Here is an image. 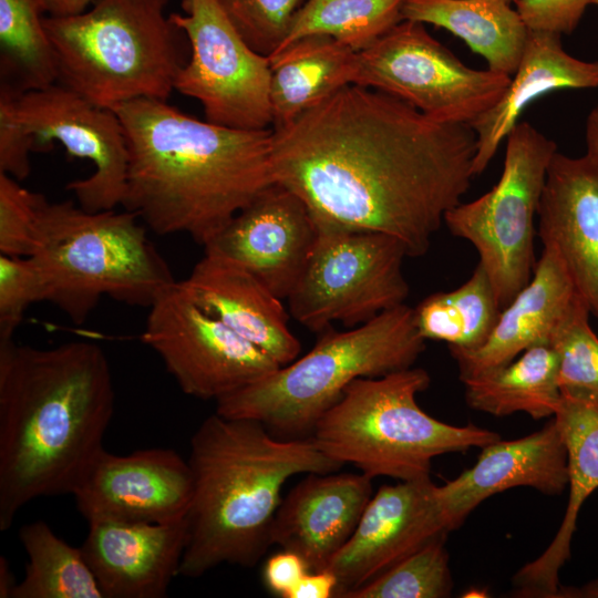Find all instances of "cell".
<instances>
[{
  "label": "cell",
  "instance_id": "1",
  "mask_svg": "<svg viewBox=\"0 0 598 598\" xmlns=\"http://www.w3.org/2000/svg\"><path fill=\"white\" fill-rule=\"evenodd\" d=\"M475 153L470 124L350 84L272 128L270 161L315 220L390 235L420 257L468 190Z\"/></svg>",
  "mask_w": 598,
  "mask_h": 598
},
{
  "label": "cell",
  "instance_id": "2",
  "mask_svg": "<svg viewBox=\"0 0 598 598\" xmlns=\"http://www.w3.org/2000/svg\"><path fill=\"white\" fill-rule=\"evenodd\" d=\"M114 403L97 344L0 340V532L29 502L73 493L104 450Z\"/></svg>",
  "mask_w": 598,
  "mask_h": 598
},
{
  "label": "cell",
  "instance_id": "3",
  "mask_svg": "<svg viewBox=\"0 0 598 598\" xmlns=\"http://www.w3.org/2000/svg\"><path fill=\"white\" fill-rule=\"evenodd\" d=\"M128 151L122 207L157 235L185 234L207 245L275 183L272 128L238 130L141 97L112 109Z\"/></svg>",
  "mask_w": 598,
  "mask_h": 598
},
{
  "label": "cell",
  "instance_id": "4",
  "mask_svg": "<svg viewBox=\"0 0 598 598\" xmlns=\"http://www.w3.org/2000/svg\"><path fill=\"white\" fill-rule=\"evenodd\" d=\"M193 498L179 576L202 577L223 564L250 568L271 546L285 483L343 465L308 439H280L261 423L215 412L190 439Z\"/></svg>",
  "mask_w": 598,
  "mask_h": 598
},
{
  "label": "cell",
  "instance_id": "5",
  "mask_svg": "<svg viewBox=\"0 0 598 598\" xmlns=\"http://www.w3.org/2000/svg\"><path fill=\"white\" fill-rule=\"evenodd\" d=\"M137 219L126 209L87 212L71 200L44 197L29 256L44 301L75 324L87 319L102 296L150 308L177 280Z\"/></svg>",
  "mask_w": 598,
  "mask_h": 598
},
{
  "label": "cell",
  "instance_id": "6",
  "mask_svg": "<svg viewBox=\"0 0 598 598\" xmlns=\"http://www.w3.org/2000/svg\"><path fill=\"white\" fill-rule=\"evenodd\" d=\"M424 350L413 308L402 303L349 330H324L305 355L217 400L216 413L257 421L280 439H308L354 380L409 369Z\"/></svg>",
  "mask_w": 598,
  "mask_h": 598
},
{
  "label": "cell",
  "instance_id": "7",
  "mask_svg": "<svg viewBox=\"0 0 598 598\" xmlns=\"http://www.w3.org/2000/svg\"><path fill=\"white\" fill-rule=\"evenodd\" d=\"M168 0H95L72 17H44L58 80L106 109L147 97L166 101L190 47L164 10Z\"/></svg>",
  "mask_w": 598,
  "mask_h": 598
},
{
  "label": "cell",
  "instance_id": "8",
  "mask_svg": "<svg viewBox=\"0 0 598 598\" xmlns=\"http://www.w3.org/2000/svg\"><path fill=\"white\" fill-rule=\"evenodd\" d=\"M431 383L422 368L360 378L317 422L310 439L329 458L374 478L430 477L434 457L501 439L474 424L444 423L424 412L416 395Z\"/></svg>",
  "mask_w": 598,
  "mask_h": 598
},
{
  "label": "cell",
  "instance_id": "9",
  "mask_svg": "<svg viewBox=\"0 0 598 598\" xmlns=\"http://www.w3.org/2000/svg\"><path fill=\"white\" fill-rule=\"evenodd\" d=\"M58 141L73 157L89 159L94 172L72 181L78 205L87 212L122 206L128 167L125 132L117 114L60 83L20 96L0 92V173L17 181L31 172L30 153Z\"/></svg>",
  "mask_w": 598,
  "mask_h": 598
},
{
  "label": "cell",
  "instance_id": "10",
  "mask_svg": "<svg viewBox=\"0 0 598 598\" xmlns=\"http://www.w3.org/2000/svg\"><path fill=\"white\" fill-rule=\"evenodd\" d=\"M556 143L528 122L506 137L503 171L484 195L450 209L448 231L478 254L501 308L529 282L535 269V218Z\"/></svg>",
  "mask_w": 598,
  "mask_h": 598
},
{
  "label": "cell",
  "instance_id": "11",
  "mask_svg": "<svg viewBox=\"0 0 598 598\" xmlns=\"http://www.w3.org/2000/svg\"><path fill=\"white\" fill-rule=\"evenodd\" d=\"M315 219V218H313ZM306 268L287 298L296 321L313 332L333 322L361 326L404 303V244L386 234L318 221Z\"/></svg>",
  "mask_w": 598,
  "mask_h": 598
},
{
  "label": "cell",
  "instance_id": "12",
  "mask_svg": "<svg viewBox=\"0 0 598 598\" xmlns=\"http://www.w3.org/2000/svg\"><path fill=\"white\" fill-rule=\"evenodd\" d=\"M511 76L464 64L423 23L402 20L358 52L353 84L398 97L443 123L470 124L503 96Z\"/></svg>",
  "mask_w": 598,
  "mask_h": 598
},
{
  "label": "cell",
  "instance_id": "13",
  "mask_svg": "<svg viewBox=\"0 0 598 598\" xmlns=\"http://www.w3.org/2000/svg\"><path fill=\"white\" fill-rule=\"evenodd\" d=\"M169 18L186 33L190 55L175 90L203 105L206 121L238 130L271 128L270 62L236 31L218 0H183Z\"/></svg>",
  "mask_w": 598,
  "mask_h": 598
},
{
  "label": "cell",
  "instance_id": "14",
  "mask_svg": "<svg viewBox=\"0 0 598 598\" xmlns=\"http://www.w3.org/2000/svg\"><path fill=\"white\" fill-rule=\"evenodd\" d=\"M148 309L141 339L187 395L217 401L280 367L200 309L178 281Z\"/></svg>",
  "mask_w": 598,
  "mask_h": 598
},
{
  "label": "cell",
  "instance_id": "15",
  "mask_svg": "<svg viewBox=\"0 0 598 598\" xmlns=\"http://www.w3.org/2000/svg\"><path fill=\"white\" fill-rule=\"evenodd\" d=\"M193 491L188 461L175 450L154 447L116 455L104 448L71 495L89 524H162L186 518Z\"/></svg>",
  "mask_w": 598,
  "mask_h": 598
},
{
  "label": "cell",
  "instance_id": "16",
  "mask_svg": "<svg viewBox=\"0 0 598 598\" xmlns=\"http://www.w3.org/2000/svg\"><path fill=\"white\" fill-rule=\"evenodd\" d=\"M431 477L382 485L327 569L344 598L427 542L451 530Z\"/></svg>",
  "mask_w": 598,
  "mask_h": 598
},
{
  "label": "cell",
  "instance_id": "17",
  "mask_svg": "<svg viewBox=\"0 0 598 598\" xmlns=\"http://www.w3.org/2000/svg\"><path fill=\"white\" fill-rule=\"evenodd\" d=\"M317 234L306 204L274 183L204 248L241 265L277 297L287 299L306 268Z\"/></svg>",
  "mask_w": 598,
  "mask_h": 598
},
{
  "label": "cell",
  "instance_id": "18",
  "mask_svg": "<svg viewBox=\"0 0 598 598\" xmlns=\"http://www.w3.org/2000/svg\"><path fill=\"white\" fill-rule=\"evenodd\" d=\"M188 537L187 519L94 522L81 546L104 598H164Z\"/></svg>",
  "mask_w": 598,
  "mask_h": 598
},
{
  "label": "cell",
  "instance_id": "19",
  "mask_svg": "<svg viewBox=\"0 0 598 598\" xmlns=\"http://www.w3.org/2000/svg\"><path fill=\"white\" fill-rule=\"evenodd\" d=\"M372 496V478L362 473H310L275 514L270 542L298 554L310 571L327 569L353 534Z\"/></svg>",
  "mask_w": 598,
  "mask_h": 598
},
{
  "label": "cell",
  "instance_id": "20",
  "mask_svg": "<svg viewBox=\"0 0 598 598\" xmlns=\"http://www.w3.org/2000/svg\"><path fill=\"white\" fill-rule=\"evenodd\" d=\"M568 485L567 450L551 417L539 431L481 447L476 463L436 492L451 530L494 494L519 486L559 495Z\"/></svg>",
  "mask_w": 598,
  "mask_h": 598
},
{
  "label": "cell",
  "instance_id": "21",
  "mask_svg": "<svg viewBox=\"0 0 598 598\" xmlns=\"http://www.w3.org/2000/svg\"><path fill=\"white\" fill-rule=\"evenodd\" d=\"M537 218L543 245L558 251L577 292L598 320V174L585 155L554 154Z\"/></svg>",
  "mask_w": 598,
  "mask_h": 598
},
{
  "label": "cell",
  "instance_id": "22",
  "mask_svg": "<svg viewBox=\"0 0 598 598\" xmlns=\"http://www.w3.org/2000/svg\"><path fill=\"white\" fill-rule=\"evenodd\" d=\"M178 285L200 309L280 367L299 357L301 344L288 326L282 299L241 265L205 252Z\"/></svg>",
  "mask_w": 598,
  "mask_h": 598
},
{
  "label": "cell",
  "instance_id": "23",
  "mask_svg": "<svg viewBox=\"0 0 598 598\" xmlns=\"http://www.w3.org/2000/svg\"><path fill=\"white\" fill-rule=\"evenodd\" d=\"M579 296L558 251L545 244L532 279L502 309L485 343L470 351L450 350L461 381L504 365L533 346L549 344Z\"/></svg>",
  "mask_w": 598,
  "mask_h": 598
},
{
  "label": "cell",
  "instance_id": "24",
  "mask_svg": "<svg viewBox=\"0 0 598 598\" xmlns=\"http://www.w3.org/2000/svg\"><path fill=\"white\" fill-rule=\"evenodd\" d=\"M565 89H598V60L586 61L566 52L560 34L529 30L522 60L502 99L470 123L476 136L474 177L487 168L533 101Z\"/></svg>",
  "mask_w": 598,
  "mask_h": 598
},
{
  "label": "cell",
  "instance_id": "25",
  "mask_svg": "<svg viewBox=\"0 0 598 598\" xmlns=\"http://www.w3.org/2000/svg\"><path fill=\"white\" fill-rule=\"evenodd\" d=\"M553 417L567 450L569 497L551 543L513 577L516 592L522 597L556 598L559 571L570 557L580 508L598 488V409L561 396Z\"/></svg>",
  "mask_w": 598,
  "mask_h": 598
},
{
  "label": "cell",
  "instance_id": "26",
  "mask_svg": "<svg viewBox=\"0 0 598 598\" xmlns=\"http://www.w3.org/2000/svg\"><path fill=\"white\" fill-rule=\"evenodd\" d=\"M358 52L327 35L301 38L269 56L271 128L353 84Z\"/></svg>",
  "mask_w": 598,
  "mask_h": 598
},
{
  "label": "cell",
  "instance_id": "27",
  "mask_svg": "<svg viewBox=\"0 0 598 598\" xmlns=\"http://www.w3.org/2000/svg\"><path fill=\"white\" fill-rule=\"evenodd\" d=\"M507 0H405L402 19L445 29L463 40L487 69L512 76L529 30Z\"/></svg>",
  "mask_w": 598,
  "mask_h": 598
},
{
  "label": "cell",
  "instance_id": "28",
  "mask_svg": "<svg viewBox=\"0 0 598 598\" xmlns=\"http://www.w3.org/2000/svg\"><path fill=\"white\" fill-rule=\"evenodd\" d=\"M465 401L494 416L525 412L553 417L561 401L558 357L550 344H536L511 362L462 380Z\"/></svg>",
  "mask_w": 598,
  "mask_h": 598
},
{
  "label": "cell",
  "instance_id": "29",
  "mask_svg": "<svg viewBox=\"0 0 598 598\" xmlns=\"http://www.w3.org/2000/svg\"><path fill=\"white\" fill-rule=\"evenodd\" d=\"M502 308L492 282L477 262L471 277L451 291L434 292L413 308L417 332L445 342L448 350H475L492 333Z\"/></svg>",
  "mask_w": 598,
  "mask_h": 598
},
{
  "label": "cell",
  "instance_id": "30",
  "mask_svg": "<svg viewBox=\"0 0 598 598\" xmlns=\"http://www.w3.org/2000/svg\"><path fill=\"white\" fill-rule=\"evenodd\" d=\"M40 0H0V92L20 96L56 83Z\"/></svg>",
  "mask_w": 598,
  "mask_h": 598
},
{
  "label": "cell",
  "instance_id": "31",
  "mask_svg": "<svg viewBox=\"0 0 598 598\" xmlns=\"http://www.w3.org/2000/svg\"><path fill=\"white\" fill-rule=\"evenodd\" d=\"M19 538L28 564L11 598H104L81 547L58 537L45 522L22 526Z\"/></svg>",
  "mask_w": 598,
  "mask_h": 598
},
{
  "label": "cell",
  "instance_id": "32",
  "mask_svg": "<svg viewBox=\"0 0 598 598\" xmlns=\"http://www.w3.org/2000/svg\"><path fill=\"white\" fill-rule=\"evenodd\" d=\"M404 1L306 0L278 51L305 37L327 35L361 52L403 20Z\"/></svg>",
  "mask_w": 598,
  "mask_h": 598
},
{
  "label": "cell",
  "instance_id": "33",
  "mask_svg": "<svg viewBox=\"0 0 598 598\" xmlns=\"http://www.w3.org/2000/svg\"><path fill=\"white\" fill-rule=\"evenodd\" d=\"M446 535L439 536L344 598H445L453 578L445 548Z\"/></svg>",
  "mask_w": 598,
  "mask_h": 598
},
{
  "label": "cell",
  "instance_id": "34",
  "mask_svg": "<svg viewBox=\"0 0 598 598\" xmlns=\"http://www.w3.org/2000/svg\"><path fill=\"white\" fill-rule=\"evenodd\" d=\"M579 296L556 328L549 344L558 357L561 396L598 409V337Z\"/></svg>",
  "mask_w": 598,
  "mask_h": 598
},
{
  "label": "cell",
  "instance_id": "35",
  "mask_svg": "<svg viewBox=\"0 0 598 598\" xmlns=\"http://www.w3.org/2000/svg\"><path fill=\"white\" fill-rule=\"evenodd\" d=\"M306 0H218L229 21L255 52L269 58L285 42Z\"/></svg>",
  "mask_w": 598,
  "mask_h": 598
},
{
  "label": "cell",
  "instance_id": "36",
  "mask_svg": "<svg viewBox=\"0 0 598 598\" xmlns=\"http://www.w3.org/2000/svg\"><path fill=\"white\" fill-rule=\"evenodd\" d=\"M44 196L22 187L12 176L0 173V251L29 257L39 207Z\"/></svg>",
  "mask_w": 598,
  "mask_h": 598
},
{
  "label": "cell",
  "instance_id": "37",
  "mask_svg": "<svg viewBox=\"0 0 598 598\" xmlns=\"http://www.w3.org/2000/svg\"><path fill=\"white\" fill-rule=\"evenodd\" d=\"M44 301L40 274L30 257L0 256V340L13 339L30 305Z\"/></svg>",
  "mask_w": 598,
  "mask_h": 598
},
{
  "label": "cell",
  "instance_id": "38",
  "mask_svg": "<svg viewBox=\"0 0 598 598\" xmlns=\"http://www.w3.org/2000/svg\"><path fill=\"white\" fill-rule=\"evenodd\" d=\"M516 11L530 31L570 34L591 0H515Z\"/></svg>",
  "mask_w": 598,
  "mask_h": 598
},
{
  "label": "cell",
  "instance_id": "39",
  "mask_svg": "<svg viewBox=\"0 0 598 598\" xmlns=\"http://www.w3.org/2000/svg\"><path fill=\"white\" fill-rule=\"evenodd\" d=\"M308 571H310L308 565L298 554L282 549L267 559L262 579L269 591L289 598Z\"/></svg>",
  "mask_w": 598,
  "mask_h": 598
},
{
  "label": "cell",
  "instance_id": "40",
  "mask_svg": "<svg viewBox=\"0 0 598 598\" xmlns=\"http://www.w3.org/2000/svg\"><path fill=\"white\" fill-rule=\"evenodd\" d=\"M337 578L328 569L308 571L289 598H329L336 596Z\"/></svg>",
  "mask_w": 598,
  "mask_h": 598
},
{
  "label": "cell",
  "instance_id": "41",
  "mask_svg": "<svg viewBox=\"0 0 598 598\" xmlns=\"http://www.w3.org/2000/svg\"><path fill=\"white\" fill-rule=\"evenodd\" d=\"M585 142V156L598 174V103L592 107L586 118Z\"/></svg>",
  "mask_w": 598,
  "mask_h": 598
},
{
  "label": "cell",
  "instance_id": "42",
  "mask_svg": "<svg viewBox=\"0 0 598 598\" xmlns=\"http://www.w3.org/2000/svg\"><path fill=\"white\" fill-rule=\"evenodd\" d=\"M50 17H72L85 12L87 6L95 0H40Z\"/></svg>",
  "mask_w": 598,
  "mask_h": 598
},
{
  "label": "cell",
  "instance_id": "43",
  "mask_svg": "<svg viewBox=\"0 0 598 598\" xmlns=\"http://www.w3.org/2000/svg\"><path fill=\"white\" fill-rule=\"evenodd\" d=\"M598 598V578L580 586L564 587L560 586L556 598Z\"/></svg>",
  "mask_w": 598,
  "mask_h": 598
},
{
  "label": "cell",
  "instance_id": "44",
  "mask_svg": "<svg viewBox=\"0 0 598 598\" xmlns=\"http://www.w3.org/2000/svg\"><path fill=\"white\" fill-rule=\"evenodd\" d=\"M17 581L6 557H0V598H11Z\"/></svg>",
  "mask_w": 598,
  "mask_h": 598
},
{
  "label": "cell",
  "instance_id": "45",
  "mask_svg": "<svg viewBox=\"0 0 598 598\" xmlns=\"http://www.w3.org/2000/svg\"><path fill=\"white\" fill-rule=\"evenodd\" d=\"M591 4L598 6V0H591Z\"/></svg>",
  "mask_w": 598,
  "mask_h": 598
},
{
  "label": "cell",
  "instance_id": "46",
  "mask_svg": "<svg viewBox=\"0 0 598 598\" xmlns=\"http://www.w3.org/2000/svg\"><path fill=\"white\" fill-rule=\"evenodd\" d=\"M509 3H514L515 0H507Z\"/></svg>",
  "mask_w": 598,
  "mask_h": 598
}]
</instances>
